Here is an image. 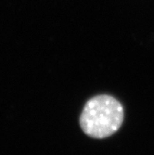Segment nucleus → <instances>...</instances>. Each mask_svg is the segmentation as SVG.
Returning a JSON list of instances; mask_svg holds the SVG:
<instances>
[{
    "mask_svg": "<svg viewBox=\"0 0 154 155\" xmlns=\"http://www.w3.org/2000/svg\"><path fill=\"white\" fill-rule=\"evenodd\" d=\"M123 116V108L115 97L99 95L86 103L80 116V125L88 137L105 138L120 129Z\"/></svg>",
    "mask_w": 154,
    "mask_h": 155,
    "instance_id": "1",
    "label": "nucleus"
}]
</instances>
